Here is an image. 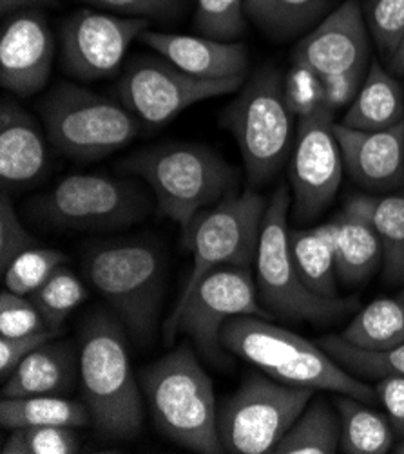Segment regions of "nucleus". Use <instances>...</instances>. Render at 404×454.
Here are the masks:
<instances>
[{"instance_id": "473e14b6", "label": "nucleus", "mask_w": 404, "mask_h": 454, "mask_svg": "<svg viewBox=\"0 0 404 454\" xmlns=\"http://www.w3.org/2000/svg\"><path fill=\"white\" fill-rule=\"evenodd\" d=\"M66 261V255L59 250L33 247L17 255L4 270L6 288L13 294L29 297L40 286L46 285Z\"/></svg>"}, {"instance_id": "9b49d317", "label": "nucleus", "mask_w": 404, "mask_h": 454, "mask_svg": "<svg viewBox=\"0 0 404 454\" xmlns=\"http://www.w3.org/2000/svg\"><path fill=\"white\" fill-rule=\"evenodd\" d=\"M147 200L132 181L102 174H71L31 201V214L51 229L109 231L144 217Z\"/></svg>"}, {"instance_id": "bb28decb", "label": "nucleus", "mask_w": 404, "mask_h": 454, "mask_svg": "<svg viewBox=\"0 0 404 454\" xmlns=\"http://www.w3.org/2000/svg\"><path fill=\"white\" fill-rule=\"evenodd\" d=\"M341 337L367 351H386L404 344V301L379 299L359 311Z\"/></svg>"}, {"instance_id": "7ed1b4c3", "label": "nucleus", "mask_w": 404, "mask_h": 454, "mask_svg": "<svg viewBox=\"0 0 404 454\" xmlns=\"http://www.w3.org/2000/svg\"><path fill=\"white\" fill-rule=\"evenodd\" d=\"M80 382L95 429L107 440H132L144 426L142 391L131 368L125 335L107 315L80 330Z\"/></svg>"}, {"instance_id": "4be33fe9", "label": "nucleus", "mask_w": 404, "mask_h": 454, "mask_svg": "<svg viewBox=\"0 0 404 454\" xmlns=\"http://www.w3.org/2000/svg\"><path fill=\"white\" fill-rule=\"evenodd\" d=\"M383 262V245L367 214L352 200L336 219L337 278L348 285L368 279Z\"/></svg>"}, {"instance_id": "a18cd8bd", "label": "nucleus", "mask_w": 404, "mask_h": 454, "mask_svg": "<svg viewBox=\"0 0 404 454\" xmlns=\"http://www.w3.org/2000/svg\"><path fill=\"white\" fill-rule=\"evenodd\" d=\"M388 62H390V69L395 74H402L404 76V35H402L399 45L395 48V51L388 57Z\"/></svg>"}, {"instance_id": "f257e3e1", "label": "nucleus", "mask_w": 404, "mask_h": 454, "mask_svg": "<svg viewBox=\"0 0 404 454\" xmlns=\"http://www.w3.org/2000/svg\"><path fill=\"white\" fill-rule=\"evenodd\" d=\"M221 344L281 384L334 391L367 403L377 396L376 389L348 373L321 346L263 317H234L221 330Z\"/></svg>"}, {"instance_id": "a878e982", "label": "nucleus", "mask_w": 404, "mask_h": 454, "mask_svg": "<svg viewBox=\"0 0 404 454\" xmlns=\"http://www.w3.org/2000/svg\"><path fill=\"white\" fill-rule=\"evenodd\" d=\"M341 419L339 447L346 454H386L392 449L393 427L386 417L363 400L343 395L336 402Z\"/></svg>"}, {"instance_id": "4c0bfd02", "label": "nucleus", "mask_w": 404, "mask_h": 454, "mask_svg": "<svg viewBox=\"0 0 404 454\" xmlns=\"http://www.w3.org/2000/svg\"><path fill=\"white\" fill-rule=\"evenodd\" d=\"M33 247H36V239L26 231L4 189L0 196V268L4 271L17 255Z\"/></svg>"}, {"instance_id": "39448f33", "label": "nucleus", "mask_w": 404, "mask_h": 454, "mask_svg": "<svg viewBox=\"0 0 404 454\" xmlns=\"http://www.w3.org/2000/svg\"><path fill=\"white\" fill-rule=\"evenodd\" d=\"M85 279L109 302L134 342L154 335L163 297V261L142 241L102 243L83 259Z\"/></svg>"}, {"instance_id": "412c9836", "label": "nucleus", "mask_w": 404, "mask_h": 454, "mask_svg": "<svg viewBox=\"0 0 404 454\" xmlns=\"http://www.w3.org/2000/svg\"><path fill=\"white\" fill-rule=\"evenodd\" d=\"M76 372H80L76 349L51 339L29 353L4 380L3 398L62 396L73 389Z\"/></svg>"}, {"instance_id": "393cba45", "label": "nucleus", "mask_w": 404, "mask_h": 454, "mask_svg": "<svg viewBox=\"0 0 404 454\" xmlns=\"http://www.w3.org/2000/svg\"><path fill=\"white\" fill-rule=\"evenodd\" d=\"M93 422L87 405L64 396H20L0 402V424L4 429L59 426L85 427Z\"/></svg>"}, {"instance_id": "72a5a7b5", "label": "nucleus", "mask_w": 404, "mask_h": 454, "mask_svg": "<svg viewBox=\"0 0 404 454\" xmlns=\"http://www.w3.org/2000/svg\"><path fill=\"white\" fill-rule=\"evenodd\" d=\"M80 436L75 427L35 426L13 429L3 445L4 454H75Z\"/></svg>"}, {"instance_id": "6ab92c4d", "label": "nucleus", "mask_w": 404, "mask_h": 454, "mask_svg": "<svg viewBox=\"0 0 404 454\" xmlns=\"http://www.w3.org/2000/svg\"><path fill=\"white\" fill-rule=\"evenodd\" d=\"M139 40L187 74L205 80L245 76L247 48L240 42L146 29Z\"/></svg>"}, {"instance_id": "f03ea898", "label": "nucleus", "mask_w": 404, "mask_h": 454, "mask_svg": "<svg viewBox=\"0 0 404 454\" xmlns=\"http://www.w3.org/2000/svg\"><path fill=\"white\" fill-rule=\"evenodd\" d=\"M154 427L170 442L202 454L223 450L214 387L196 351L182 342L142 373Z\"/></svg>"}, {"instance_id": "7c9ffc66", "label": "nucleus", "mask_w": 404, "mask_h": 454, "mask_svg": "<svg viewBox=\"0 0 404 454\" xmlns=\"http://www.w3.org/2000/svg\"><path fill=\"white\" fill-rule=\"evenodd\" d=\"M320 346L355 377H404V344L386 351H367L348 344L341 335H330L321 339Z\"/></svg>"}, {"instance_id": "79ce46f5", "label": "nucleus", "mask_w": 404, "mask_h": 454, "mask_svg": "<svg viewBox=\"0 0 404 454\" xmlns=\"http://www.w3.org/2000/svg\"><path fill=\"white\" fill-rule=\"evenodd\" d=\"M367 71H353V73H346V74H337L332 78H325L323 82V107H327L330 113L350 106L359 89H361L363 82H365Z\"/></svg>"}, {"instance_id": "423d86ee", "label": "nucleus", "mask_w": 404, "mask_h": 454, "mask_svg": "<svg viewBox=\"0 0 404 454\" xmlns=\"http://www.w3.org/2000/svg\"><path fill=\"white\" fill-rule=\"evenodd\" d=\"M290 207V196L285 185L278 187L273 200L268 201L261 236L256 255L257 294L263 306L287 321L332 323L339 317L350 313L355 306V299H327L313 294L301 279L294 264L289 243L287 214Z\"/></svg>"}, {"instance_id": "2eb2a0df", "label": "nucleus", "mask_w": 404, "mask_h": 454, "mask_svg": "<svg viewBox=\"0 0 404 454\" xmlns=\"http://www.w3.org/2000/svg\"><path fill=\"white\" fill-rule=\"evenodd\" d=\"M146 29H149V20L142 17L82 10L62 27L64 69L85 82L109 78L122 67L132 40Z\"/></svg>"}, {"instance_id": "f8f14e48", "label": "nucleus", "mask_w": 404, "mask_h": 454, "mask_svg": "<svg viewBox=\"0 0 404 454\" xmlns=\"http://www.w3.org/2000/svg\"><path fill=\"white\" fill-rule=\"evenodd\" d=\"M265 200L247 191L229 194L194 217L184 231L193 268L174 308L182 306L209 271L221 266H250L257 255Z\"/></svg>"}, {"instance_id": "c03bdc74", "label": "nucleus", "mask_w": 404, "mask_h": 454, "mask_svg": "<svg viewBox=\"0 0 404 454\" xmlns=\"http://www.w3.org/2000/svg\"><path fill=\"white\" fill-rule=\"evenodd\" d=\"M53 4H57V0H0V10H3L4 15H8L24 8L53 6Z\"/></svg>"}, {"instance_id": "de8ad7c7", "label": "nucleus", "mask_w": 404, "mask_h": 454, "mask_svg": "<svg viewBox=\"0 0 404 454\" xmlns=\"http://www.w3.org/2000/svg\"><path fill=\"white\" fill-rule=\"evenodd\" d=\"M399 299H400V301H404V290H402V292H400V295H399Z\"/></svg>"}, {"instance_id": "0eeeda50", "label": "nucleus", "mask_w": 404, "mask_h": 454, "mask_svg": "<svg viewBox=\"0 0 404 454\" xmlns=\"http://www.w3.org/2000/svg\"><path fill=\"white\" fill-rule=\"evenodd\" d=\"M294 118L285 78L274 67L257 71L223 113V125L234 134L250 184H266L283 167Z\"/></svg>"}, {"instance_id": "49530a36", "label": "nucleus", "mask_w": 404, "mask_h": 454, "mask_svg": "<svg viewBox=\"0 0 404 454\" xmlns=\"http://www.w3.org/2000/svg\"><path fill=\"white\" fill-rule=\"evenodd\" d=\"M395 452H399V454H404V442H402V443L397 447V450H395Z\"/></svg>"}, {"instance_id": "a19ab883", "label": "nucleus", "mask_w": 404, "mask_h": 454, "mask_svg": "<svg viewBox=\"0 0 404 454\" xmlns=\"http://www.w3.org/2000/svg\"><path fill=\"white\" fill-rule=\"evenodd\" d=\"M93 6L115 10L129 17H172L182 8V0H83Z\"/></svg>"}, {"instance_id": "c85d7f7f", "label": "nucleus", "mask_w": 404, "mask_h": 454, "mask_svg": "<svg viewBox=\"0 0 404 454\" xmlns=\"http://www.w3.org/2000/svg\"><path fill=\"white\" fill-rule=\"evenodd\" d=\"M381 239L384 278L392 283L404 279V196H352Z\"/></svg>"}, {"instance_id": "f3484780", "label": "nucleus", "mask_w": 404, "mask_h": 454, "mask_svg": "<svg viewBox=\"0 0 404 454\" xmlns=\"http://www.w3.org/2000/svg\"><path fill=\"white\" fill-rule=\"evenodd\" d=\"M55 59V36L40 12L13 15L0 36V83L19 97L46 87Z\"/></svg>"}, {"instance_id": "aec40b11", "label": "nucleus", "mask_w": 404, "mask_h": 454, "mask_svg": "<svg viewBox=\"0 0 404 454\" xmlns=\"http://www.w3.org/2000/svg\"><path fill=\"white\" fill-rule=\"evenodd\" d=\"M48 167V147L40 125L17 102L0 106V177L4 189L28 187Z\"/></svg>"}, {"instance_id": "ea45409f", "label": "nucleus", "mask_w": 404, "mask_h": 454, "mask_svg": "<svg viewBox=\"0 0 404 454\" xmlns=\"http://www.w3.org/2000/svg\"><path fill=\"white\" fill-rule=\"evenodd\" d=\"M57 335V330H42L29 335L0 337V377H3V380H6L19 368L20 362L29 353L55 339Z\"/></svg>"}, {"instance_id": "c756f323", "label": "nucleus", "mask_w": 404, "mask_h": 454, "mask_svg": "<svg viewBox=\"0 0 404 454\" xmlns=\"http://www.w3.org/2000/svg\"><path fill=\"white\" fill-rule=\"evenodd\" d=\"M329 0H245V15L274 38H290L316 24Z\"/></svg>"}, {"instance_id": "4468645a", "label": "nucleus", "mask_w": 404, "mask_h": 454, "mask_svg": "<svg viewBox=\"0 0 404 454\" xmlns=\"http://www.w3.org/2000/svg\"><path fill=\"white\" fill-rule=\"evenodd\" d=\"M343 154L334 132L332 113L320 106L299 116L290 160L294 215L310 221L334 201L343 179Z\"/></svg>"}, {"instance_id": "e433bc0d", "label": "nucleus", "mask_w": 404, "mask_h": 454, "mask_svg": "<svg viewBox=\"0 0 404 454\" xmlns=\"http://www.w3.org/2000/svg\"><path fill=\"white\" fill-rule=\"evenodd\" d=\"M50 330L42 313L29 297L10 292L0 294V337L29 335Z\"/></svg>"}, {"instance_id": "2f4dec72", "label": "nucleus", "mask_w": 404, "mask_h": 454, "mask_svg": "<svg viewBox=\"0 0 404 454\" xmlns=\"http://www.w3.org/2000/svg\"><path fill=\"white\" fill-rule=\"evenodd\" d=\"M87 297L83 283L73 274L71 270L60 266L48 283L40 286L29 299L35 302L42 313L50 330L60 332L67 317L76 309V306Z\"/></svg>"}, {"instance_id": "20e7f679", "label": "nucleus", "mask_w": 404, "mask_h": 454, "mask_svg": "<svg viewBox=\"0 0 404 454\" xmlns=\"http://www.w3.org/2000/svg\"><path fill=\"white\" fill-rule=\"evenodd\" d=\"M127 174L140 176L153 189L160 212L187 231L198 214L233 194L236 170L198 144H160L122 161Z\"/></svg>"}, {"instance_id": "6e6552de", "label": "nucleus", "mask_w": 404, "mask_h": 454, "mask_svg": "<svg viewBox=\"0 0 404 454\" xmlns=\"http://www.w3.org/2000/svg\"><path fill=\"white\" fill-rule=\"evenodd\" d=\"M40 116L55 149L78 161L100 160L140 130V120L122 102L71 83H60L44 98Z\"/></svg>"}, {"instance_id": "c9c22d12", "label": "nucleus", "mask_w": 404, "mask_h": 454, "mask_svg": "<svg viewBox=\"0 0 404 454\" xmlns=\"http://www.w3.org/2000/svg\"><path fill=\"white\" fill-rule=\"evenodd\" d=\"M365 20L379 51L388 59L404 35V0H367Z\"/></svg>"}, {"instance_id": "9d476101", "label": "nucleus", "mask_w": 404, "mask_h": 454, "mask_svg": "<svg viewBox=\"0 0 404 454\" xmlns=\"http://www.w3.org/2000/svg\"><path fill=\"white\" fill-rule=\"evenodd\" d=\"M256 292L250 266H221L209 271L187 301L172 309L165 323V340L169 342L182 332L205 360L226 364L227 349L221 344L223 326L234 317H271V311L259 306Z\"/></svg>"}, {"instance_id": "1a4fd4ad", "label": "nucleus", "mask_w": 404, "mask_h": 454, "mask_svg": "<svg viewBox=\"0 0 404 454\" xmlns=\"http://www.w3.org/2000/svg\"><path fill=\"white\" fill-rule=\"evenodd\" d=\"M316 389L289 386L268 375H250L218 411L223 450L233 454L273 452L306 410Z\"/></svg>"}, {"instance_id": "b1692460", "label": "nucleus", "mask_w": 404, "mask_h": 454, "mask_svg": "<svg viewBox=\"0 0 404 454\" xmlns=\"http://www.w3.org/2000/svg\"><path fill=\"white\" fill-rule=\"evenodd\" d=\"M289 243L303 283L313 294L327 299H337L336 221L308 231H290Z\"/></svg>"}, {"instance_id": "58836bf2", "label": "nucleus", "mask_w": 404, "mask_h": 454, "mask_svg": "<svg viewBox=\"0 0 404 454\" xmlns=\"http://www.w3.org/2000/svg\"><path fill=\"white\" fill-rule=\"evenodd\" d=\"M285 93L296 116H303L323 106V82L310 69L294 64V69L285 78Z\"/></svg>"}, {"instance_id": "a211bd4d", "label": "nucleus", "mask_w": 404, "mask_h": 454, "mask_svg": "<svg viewBox=\"0 0 404 454\" xmlns=\"http://www.w3.org/2000/svg\"><path fill=\"white\" fill-rule=\"evenodd\" d=\"M346 174L367 191L386 192L404 184V120L383 130L334 123Z\"/></svg>"}, {"instance_id": "5701e85b", "label": "nucleus", "mask_w": 404, "mask_h": 454, "mask_svg": "<svg viewBox=\"0 0 404 454\" xmlns=\"http://www.w3.org/2000/svg\"><path fill=\"white\" fill-rule=\"evenodd\" d=\"M404 120V93L399 82L379 62H372L343 125L359 130H383Z\"/></svg>"}, {"instance_id": "dca6fc26", "label": "nucleus", "mask_w": 404, "mask_h": 454, "mask_svg": "<svg viewBox=\"0 0 404 454\" xmlns=\"http://www.w3.org/2000/svg\"><path fill=\"white\" fill-rule=\"evenodd\" d=\"M365 13L357 0H346L327 15L294 50V64L321 80L353 71H367L370 40Z\"/></svg>"}, {"instance_id": "37998d69", "label": "nucleus", "mask_w": 404, "mask_h": 454, "mask_svg": "<svg viewBox=\"0 0 404 454\" xmlns=\"http://www.w3.org/2000/svg\"><path fill=\"white\" fill-rule=\"evenodd\" d=\"M388 420L397 434L404 436V377H384L376 386Z\"/></svg>"}, {"instance_id": "cd10ccee", "label": "nucleus", "mask_w": 404, "mask_h": 454, "mask_svg": "<svg viewBox=\"0 0 404 454\" xmlns=\"http://www.w3.org/2000/svg\"><path fill=\"white\" fill-rule=\"evenodd\" d=\"M341 442V419L327 400H310L273 454H334Z\"/></svg>"}, {"instance_id": "ddd939ff", "label": "nucleus", "mask_w": 404, "mask_h": 454, "mask_svg": "<svg viewBox=\"0 0 404 454\" xmlns=\"http://www.w3.org/2000/svg\"><path fill=\"white\" fill-rule=\"evenodd\" d=\"M243 78H196L163 57H139L123 71L118 82V97L140 121L163 125L202 100L234 93L243 85Z\"/></svg>"}, {"instance_id": "f704fd0d", "label": "nucleus", "mask_w": 404, "mask_h": 454, "mask_svg": "<svg viewBox=\"0 0 404 454\" xmlns=\"http://www.w3.org/2000/svg\"><path fill=\"white\" fill-rule=\"evenodd\" d=\"M194 26L209 38L226 42L238 38L247 26L245 0H198Z\"/></svg>"}]
</instances>
